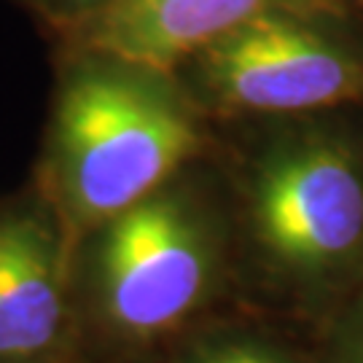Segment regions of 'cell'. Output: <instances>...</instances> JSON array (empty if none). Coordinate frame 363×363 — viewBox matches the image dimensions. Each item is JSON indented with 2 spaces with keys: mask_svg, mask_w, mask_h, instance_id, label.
I'll return each mask as SVG.
<instances>
[{
  "mask_svg": "<svg viewBox=\"0 0 363 363\" xmlns=\"http://www.w3.org/2000/svg\"><path fill=\"white\" fill-rule=\"evenodd\" d=\"M54 108L49 186L67 229H100L156 194L202 148L178 78L70 46Z\"/></svg>",
  "mask_w": 363,
  "mask_h": 363,
  "instance_id": "1",
  "label": "cell"
},
{
  "mask_svg": "<svg viewBox=\"0 0 363 363\" xmlns=\"http://www.w3.org/2000/svg\"><path fill=\"white\" fill-rule=\"evenodd\" d=\"M337 113L294 118L247 178L261 261L288 291L328 312L363 286V132L334 121Z\"/></svg>",
  "mask_w": 363,
  "mask_h": 363,
  "instance_id": "2",
  "label": "cell"
},
{
  "mask_svg": "<svg viewBox=\"0 0 363 363\" xmlns=\"http://www.w3.org/2000/svg\"><path fill=\"white\" fill-rule=\"evenodd\" d=\"M178 73L210 103L242 113L298 118L358 111L363 35L347 13L269 11L213 40Z\"/></svg>",
  "mask_w": 363,
  "mask_h": 363,
  "instance_id": "3",
  "label": "cell"
},
{
  "mask_svg": "<svg viewBox=\"0 0 363 363\" xmlns=\"http://www.w3.org/2000/svg\"><path fill=\"white\" fill-rule=\"evenodd\" d=\"M216 245L199 210L156 191L100 226L94 294L105 323L130 339L167 334L205 301Z\"/></svg>",
  "mask_w": 363,
  "mask_h": 363,
  "instance_id": "4",
  "label": "cell"
},
{
  "mask_svg": "<svg viewBox=\"0 0 363 363\" xmlns=\"http://www.w3.org/2000/svg\"><path fill=\"white\" fill-rule=\"evenodd\" d=\"M269 11L347 13L345 0H124L67 33L73 49L178 76L196 52Z\"/></svg>",
  "mask_w": 363,
  "mask_h": 363,
  "instance_id": "5",
  "label": "cell"
},
{
  "mask_svg": "<svg viewBox=\"0 0 363 363\" xmlns=\"http://www.w3.org/2000/svg\"><path fill=\"white\" fill-rule=\"evenodd\" d=\"M60 234L38 213L0 223V361H35L65 325Z\"/></svg>",
  "mask_w": 363,
  "mask_h": 363,
  "instance_id": "6",
  "label": "cell"
},
{
  "mask_svg": "<svg viewBox=\"0 0 363 363\" xmlns=\"http://www.w3.org/2000/svg\"><path fill=\"white\" fill-rule=\"evenodd\" d=\"M315 363H363V286L325 315Z\"/></svg>",
  "mask_w": 363,
  "mask_h": 363,
  "instance_id": "7",
  "label": "cell"
},
{
  "mask_svg": "<svg viewBox=\"0 0 363 363\" xmlns=\"http://www.w3.org/2000/svg\"><path fill=\"white\" fill-rule=\"evenodd\" d=\"M186 363H298L286 350L256 337H220L194 347Z\"/></svg>",
  "mask_w": 363,
  "mask_h": 363,
  "instance_id": "8",
  "label": "cell"
},
{
  "mask_svg": "<svg viewBox=\"0 0 363 363\" xmlns=\"http://www.w3.org/2000/svg\"><path fill=\"white\" fill-rule=\"evenodd\" d=\"M118 3L124 0H33V6L46 16V22L62 35L86 25L94 16L116 9Z\"/></svg>",
  "mask_w": 363,
  "mask_h": 363,
  "instance_id": "9",
  "label": "cell"
},
{
  "mask_svg": "<svg viewBox=\"0 0 363 363\" xmlns=\"http://www.w3.org/2000/svg\"><path fill=\"white\" fill-rule=\"evenodd\" d=\"M347 6V16H350L352 27L363 35V0H345Z\"/></svg>",
  "mask_w": 363,
  "mask_h": 363,
  "instance_id": "10",
  "label": "cell"
},
{
  "mask_svg": "<svg viewBox=\"0 0 363 363\" xmlns=\"http://www.w3.org/2000/svg\"><path fill=\"white\" fill-rule=\"evenodd\" d=\"M0 363H33V361H0Z\"/></svg>",
  "mask_w": 363,
  "mask_h": 363,
  "instance_id": "11",
  "label": "cell"
}]
</instances>
